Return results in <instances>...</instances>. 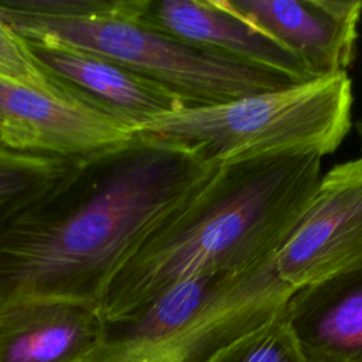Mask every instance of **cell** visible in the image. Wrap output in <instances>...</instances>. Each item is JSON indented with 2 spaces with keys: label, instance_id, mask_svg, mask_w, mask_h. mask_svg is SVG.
Wrapping results in <instances>:
<instances>
[{
  "label": "cell",
  "instance_id": "2",
  "mask_svg": "<svg viewBox=\"0 0 362 362\" xmlns=\"http://www.w3.org/2000/svg\"><path fill=\"white\" fill-rule=\"evenodd\" d=\"M321 160L315 151H284L221 164L116 274L102 304L106 322L130 318L187 277L276 257L320 184Z\"/></svg>",
  "mask_w": 362,
  "mask_h": 362
},
{
  "label": "cell",
  "instance_id": "3",
  "mask_svg": "<svg viewBox=\"0 0 362 362\" xmlns=\"http://www.w3.org/2000/svg\"><path fill=\"white\" fill-rule=\"evenodd\" d=\"M141 4L143 0H0V20L25 41H52L109 58L164 85L185 106L221 105L303 83L174 40L139 18Z\"/></svg>",
  "mask_w": 362,
  "mask_h": 362
},
{
  "label": "cell",
  "instance_id": "11",
  "mask_svg": "<svg viewBox=\"0 0 362 362\" xmlns=\"http://www.w3.org/2000/svg\"><path fill=\"white\" fill-rule=\"evenodd\" d=\"M99 308L24 301L0 308V362H88L106 338Z\"/></svg>",
  "mask_w": 362,
  "mask_h": 362
},
{
  "label": "cell",
  "instance_id": "1",
  "mask_svg": "<svg viewBox=\"0 0 362 362\" xmlns=\"http://www.w3.org/2000/svg\"><path fill=\"white\" fill-rule=\"evenodd\" d=\"M219 165L141 134L76 161L52 194L0 230V308L66 301L102 311L120 269Z\"/></svg>",
  "mask_w": 362,
  "mask_h": 362
},
{
  "label": "cell",
  "instance_id": "13",
  "mask_svg": "<svg viewBox=\"0 0 362 362\" xmlns=\"http://www.w3.org/2000/svg\"><path fill=\"white\" fill-rule=\"evenodd\" d=\"M76 161L0 147V230L52 194Z\"/></svg>",
  "mask_w": 362,
  "mask_h": 362
},
{
  "label": "cell",
  "instance_id": "7",
  "mask_svg": "<svg viewBox=\"0 0 362 362\" xmlns=\"http://www.w3.org/2000/svg\"><path fill=\"white\" fill-rule=\"evenodd\" d=\"M55 88L133 129L184 107L164 85L109 58L52 41H27ZM136 134V133H134Z\"/></svg>",
  "mask_w": 362,
  "mask_h": 362
},
{
  "label": "cell",
  "instance_id": "16",
  "mask_svg": "<svg viewBox=\"0 0 362 362\" xmlns=\"http://www.w3.org/2000/svg\"><path fill=\"white\" fill-rule=\"evenodd\" d=\"M356 130H358V134H359V137H361V143H362V120H359V122H358V124H356Z\"/></svg>",
  "mask_w": 362,
  "mask_h": 362
},
{
  "label": "cell",
  "instance_id": "9",
  "mask_svg": "<svg viewBox=\"0 0 362 362\" xmlns=\"http://www.w3.org/2000/svg\"><path fill=\"white\" fill-rule=\"evenodd\" d=\"M139 18L185 44L274 69L303 82L317 79L296 55L230 11L222 0H143Z\"/></svg>",
  "mask_w": 362,
  "mask_h": 362
},
{
  "label": "cell",
  "instance_id": "6",
  "mask_svg": "<svg viewBox=\"0 0 362 362\" xmlns=\"http://www.w3.org/2000/svg\"><path fill=\"white\" fill-rule=\"evenodd\" d=\"M274 262L293 288L362 263V157L321 177Z\"/></svg>",
  "mask_w": 362,
  "mask_h": 362
},
{
  "label": "cell",
  "instance_id": "4",
  "mask_svg": "<svg viewBox=\"0 0 362 362\" xmlns=\"http://www.w3.org/2000/svg\"><path fill=\"white\" fill-rule=\"evenodd\" d=\"M352 100L348 74H338L228 103L184 106L134 133L182 147L211 165L284 151L324 157L348 134Z\"/></svg>",
  "mask_w": 362,
  "mask_h": 362
},
{
  "label": "cell",
  "instance_id": "8",
  "mask_svg": "<svg viewBox=\"0 0 362 362\" xmlns=\"http://www.w3.org/2000/svg\"><path fill=\"white\" fill-rule=\"evenodd\" d=\"M296 55L315 76L346 74L355 59L362 0H222Z\"/></svg>",
  "mask_w": 362,
  "mask_h": 362
},
{
  "label": "cell",
  "instance_id": "12",
  "mask_svg": "<svg viewBox=\"0 0 362 362\" xmlns=\"http://www.w3.org/2000/svg\"><path fill=\"white\" fill-rule=\"evenodd\" d=\"M225 274L187 277L130 318L107 324L105 342L88 362H129L167 342L192 322Z\"/></svg>",
  "mask_w": 362,
  "mask_h": 362
},
{
  "label": "cell",
  "instance_id": "10",
  "mask_svg": "<svg viewBox=\"0 0 362 362\" xmlns=\"http://www.w3.org/2000/svg\"><path fill=\"white\" fill-rule=\"evenodd\" d=\"M283 318L304 362H362V263L296 288Z\"/></svg>",
  "mask_w": 362,
  "mask_h": 362
},
{
  "label": "cell",
  "instance_id": "15",
  "mask_svg": "<svg viewBox=\"0 0 362 362\" xmlns=\"http://www.w3.org/2000/svg\"><path fill=\"white\" fill-rule=\"evenodd\" d=\"M0 79L62 95L34 59L27 41L3 20H0Z\"/></svg>",
  "mask_w": 362,
  "mask_h": 362
},
{
  "label": "cell",
  "instance_id": "14",
  "mask_svg": "<svg viewBox=\"0 0 362 362\" xmlns=\"http://www.w3.org/2000/svg\"><path fill=\"white\" fill-rule=\"evenodd\" d=\"M205 362H304L283 313L214 352Z\"/></svg>",
  "mask_w": 362,
  "mask_h": 362
},
{
  "label": "cell",
  "instance_id": "5",
  "mask_svg": "<svg viewBox=\"0 0 362 362\" xmlns=\"http://www.w3.org/2000/svg\"><path fill=\"white\" fill-rule=\"evenodd\" d=\"M124 123L72 98L0 79V147L71 161L134 137Z\"/></svg>",
  "mask_w": 362,
  "mask_h": 362
}]
</instances>
